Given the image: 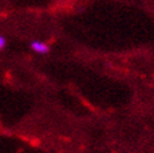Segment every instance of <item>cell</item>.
I'll use <instances>...</instances> for the list:
<instances>
[{"label":"cell","mask_w":154,"mask_h":153,"mask_svg":"<svg viewBox=\"0 0 154 153\" xmlns=\"http://www.w3.org/2000/svg\"><path fill=\"white\" fill-rule=\"evenodd\" d=\"M30 48L33 49V52L38 53V54H47V53H49V50H50L49 45L42 40H33L30 43Z\"/></svg>","instance_id":"6da1fadb"},{"label":"cell","mask_w":154,"mask_h":153,"mask_svg":"<svg viewBox=\"0 0 154 153\" xmlns=\"http://www.w3.org/2000/svg\"><path fill=\"white\" fill-rule=\"evenodd\" d=\"M5 45H6V39H5L3 35H0V50L4 49V48H5Z\"/></svg>","instance_id":"7a4b0ae2"}]
</instances>
